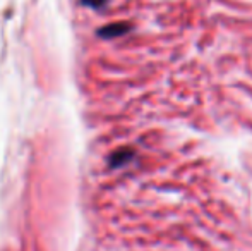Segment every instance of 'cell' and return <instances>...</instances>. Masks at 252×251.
Wrapping results in <instances>:
<instances>
[{
	"label": "cell",
	"mask_w": 252,
	"mask_h": 251,
	"mask_svg": "<svg viewBox=\"0 0 252 251\" xmlns=\"http://www.w3.org/2000/svg\"><path fill=\"white\" fill-rule=\"evenodd\" d=\"M130 30V24L127 23H113V24H108L105 26L103 30H100V36H105V38H113V36H120V35H126L127 31Z\"/></svg>",
	"instance_id": "1"
},
{
	"label": "cell",
	"mask_w": 252,
	"mask_h": 251,
	"mask_svg": "<svg viewBox=\"0 0 252 251\" xmlns=\"http://www.w3.org/2000/svg\"><path fill=\"white\" fill-rule=\"evenodd\" d=\"M132 157H134V151L129 150V148H124V150L117 151V153H113L110 157V164H112V167H119V165L127 164Z\"/></svg>",
	"instance_id": "2"
},
{
	"label": "cell",
	"mask_w": 252,
	"mask_h": 251,
	"mask_svg": "<svg viewBox=\"0 0 252 251\" xmlns=\"http://www.w3.org/2000/svg\"><path fill=\"white\" fill-rule=\"evenodd\" d=\"M83 2L90 7H101L105 3V0H83Z\"/></svg>",
	"instance_id": "3"
}]
</instances>
